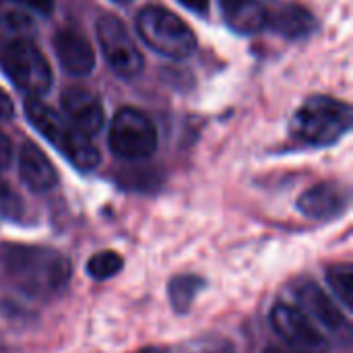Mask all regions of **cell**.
I'll return each mask as SVG.
<instances>
[{"label": "cell", "instance_id": "cell-27", "mask_svg": "<svg viewBox=\"0 0 353 353\" xmlns=\"http://www.w3.org/2000/svg\"><path fill=\"white\" fill-rule=\"evenodd\" d=\"M116 2H130V0H116Z\"/></svg>", "mask_w": 353, "mask_h": 353}, {"label": "cell", "instance_id": "cell-22", "mask_svg": "<svg viewBox=\"0 0 353 353\" xmlns=\"http://www.w3.org/2000/svg\"><path fill=\"white\" fill-rule=\"evenodd\" d=\"M19 4H25L27 8L39 12V14H50L54 10V0H14Z\"/></svg>", "mask_w": 353, "mask_h": 353}, {"label": "cell", "instance_id": "cell-12", "mask_svg": "<svg viewBox=\"0 0 353 353\" xmlns=\"http://www.w3.org/2000/svg\"><path fill=\"white\" fill-rule=\"evenodd\" d=\"M347 207V192L335 182H323L308 188L298 199V209L310 219H333Z\"/></svg>", "mask_w": 353, "mask_h": 353}, {"label": "cell", "instance_id": "cell-5", "mask_svg": "<svg viewBox=\"0 0 353 353\" xmlns=\"http://www.w3.org/2000/svg\"><path fill=\"white\" fill-rule=\"evenodd\" d=\"M0 66L14 87L29 97L43 95L52 87V66L33 39H21L0 48Z\"/></svg>", "mask_w": 353, "mask_h": 353}, {"label": "cell", "instance_id": "cell-1", "mask_svg": "<svg viewBox=\"0 0 353 353\" xmlns=\"http://www.w3.org/2000/svg\"><path fill=\"white\" fill-rule=\"evenodd\" d=\"M0 263L19 288L33 294L58 292L70 275L64 256L35 246L2 244Z\"/></svg>", "mask_w": 353, "mask_h": 353}, {"label": "cell", "instance_id": "cell-8", "mask_svg": "<svg viewBox=\"0 0 353 353\" xmlns=\"http://www.w3.org/2000/svg\"><path fill=\"white\" fill-rule=\"evenodd\" d=\"M269 321L277 337L288 347H292L294 353H329V341L325 339V335L296 306H273Z\"/></svg>", "mask_w": 353, "mask_h": 353}, {"label": "cell", "instance_id": "cell-6", "mask_svg": "<svg viewBox=\"0 0 353 353\" xmlns=\"http://www.w3.org/2000/svg\"><path fill=\"white\" fill-rule=\"evenodd\" d=\"M110 149L116 157L141 161L155 153L157 130L147 114L137 108H122L110 126Z\"/></svg>", "mask_w": 353, "mask_h": 353}, {"label": "cell", "instance_id": "cell-23", "mask_svg": "<svg viewBox=\"0 0 353 353\" xmlns=\"http://www.w3.org/2000/svg\"><path fill=\"white\" fill-rule=\"evenodd\" d=\"M14 116V103L12 99L6 95L4 89H0V120H8Z\"/></svg>", "mask_w": 353, "mask_h": 353}, {"label": "cell", "instance_id": "cell-18", "mask_svg": "<svg viewBox=\"0 0 353 353\" xmlns=\"http://www.w3.org/2000/svg\"><path fill=\"white\" fill-rule=\"evenodd\" d=\"M327 281L333 294L345 308H353V267L352 265H333L327 271Z\"/></svg>", "mask_w": 353, "mask_h": 353}, {"label": "cell", "instance_id": "cell-26", "mask_svg": "<svg viewBox=\"0 0 353 353\" xmlns=\"http://www.w3.org/2000/svg\"><path fill=\"white\" fill-rule=\"evenodd\" d=\"M137 353H163L161 350H157V347H145V350H141V352Z\"/></svg>", "mask_w": 353, "mask_h": 353}, {"label": "cell", "instance_id": "cell-21", "mask_svg": "<svg viewBox=\"0 0 353 353\" xmlns=\"http://www.w3.org/2000/svg\"><path fill=\"white\" fill-rule=\"evenodd\" d=\"M12 159V141L0 130V172H4L10 165Z\"/></svg>", "mask_w": 353, "mask_h": 353}, {"label": "cell", "instance_id": "cell-4", "mask_svg": "<svg viewBox=\"0 0 353 353\" xmlns=\"http://www.w3.org/2000/svg\"><path fill=\"white\" fill-rule=\"evenodd\" d=\"M137 31L153 52L172 60H184L196 50L192 29L163 6H145L137 14Z\"/></svg>", "mask_w": 353, "mask_h": 353}, {"label": "cell", "instance_id": "cell-14", "mask_svg": "<svg viewBox=\"0 0 353 353\" xmlns=\"http://www.w3.org/2000/svg\"><path fill=\"white\" fill-rule=\"evenodd\" d=\"M296 298L300 302V306L312 316L316 319L321 325H325L331 331H341L347 327V321L343 316V312L337 308V304L312 281H304L298 285L296 290Z\"/></svg>", "mask_w": 353, "mask_h": 353}, {"label": "cell", "instance_id": "cell-2", "mask_svg": "<svg viewBox=\"0 0 353 353\" xmlns=\"http://www.w3.org/2000/svg\"><path fill=\"white\" fill-rule=\"evenodd\" d=\"M27 120L79 170L89 172L95 170L101 161L99 149L91 143L87 134L77 130L68 120L58 116L50 105L39 101L37 97H29L25 101Z\"/></svg>", "mask_w": 353, "mask_h": 353}, {"label": "cell", "instance_id": "cell-17", "mask_svg": "<svg viewBox=\"0 0 353 353\" xmlns=\"http://www.w3.org/2000/svg\"><path fill=\"white\" fill-rule=\"evenodd\" d=\"M33 35H35V25L27 14L23 12L0 14V48L21 39H33Z\"/></svg>", "mask_w": 353, "mask_h": 353}, {"label": "cell", "instance_id": "cell-24", "mask_svg": "<svg viewBox=\"0 0 353 353\" xmlns=\"http://www.w3.org/2000/svg\"><path fill=\"white\" fill-rule=\"evenodd\" d=\"M184 8L196 12V14H207L209 12V0H178Z\"/></svg>", "mask_w": 353, "mask_h": 353}, {"label": "cell", "instance_id": "cell-19", "mask_svg": "<svg viewBox=\"0 0 353 353\" xmlns=\"http://www.w3.org/2000/svg\"><path fill=\"white\" fill-rule=\"evenodd\" d=\"M124 267V259L114 252V250H103V252H97L89 259L87 263V273L97 279V281H105L110 277H114L120 269Z\"/></svg>", "mask_w": 353, "mask_h": 353}, {"label": "cell", "instance_id": "cell-15", "mask_svg": "<svg viewBox=\"0 0 353 353\" xmlns=\"http://www.w3.org/2000/svg\"><path fill=\"white\" fill-rule=\"evenodd\" d=\"M221 10L225 23L242 35L265 29V4L261 0H221Z\"/></svg>", "mask_w": 353, "mask_h": 353}, {"label": "cell", "instance_id": "cell-9", "mask_svg": "<svg viewBox=\"0 0 353 353\" xmlns=\"http://www.w3.org/2000/svg\"><path fill=\"white\" fill-rule=\"evenodd\" d=\"M62 108L68 122L87 137L101 132L105 122V112L101 101L85 87H68L62 93Z\"/></svg>", "mask_w": 353, "mask_h": 353}, {"label": "cell", "instance_id": "cell-11", "mask_svg": "<svg viewBox=\"0 0 353 353\" xmlns=\"http://www.w3.org/2000/svg\"><path fill=\"white\" fill-rule=\"evenodd\" d=\"M265 27L273 29L275 33L298 39L308 35L314 27L316 21L312 12L296 2L288 0H269L265 4Z\"/></svg>", "mask_w": 353, "mask_h": 353}, {"label": "cell", "instance_id": "cell-25", "mask_svg": "<svg viewBox=\"0 0 353 353\" xmlns=\"http://www.w3.org/2000/svg\"><path fill=\"white\" fill-rule=\"evenodd\" d=\"M263 353H292V352H285V350H279V347H267Z\"/></svg>", "mask_w": 353, "mask_h": 353}, {"label": "cell", "instance_id": "cell-10", "mask_svg": "<svg viewBox=\"0 0 353 353\" xmlns=\"http://www.w3.org/2000/svg\"><path fill=\"white\" fill-rule=\"evenodd\" d=\"M54 50L60 66L72 77H87L95 66L91 41L74 27H62L54 35Z\"/></svg>", "mask_w": 353, "mask_h": 353}, {"label": "cell", "instance_id": "cell-16", "mask_svg": "<svg viewBox=\"0 0 353 353\" xmlns=\"http://www.w3.org/2000/svg\"><path fill=\"white\" fill-rule=\"evenodd\" d=\"M205 281L196 275H178L170 281L168 285V296H170V304L174 306L176 312H186L194 298L199 296V292L203 290Z\"/></svg>", "mask_w": 353, "mask_h": 353}, {"label": "cell", "instance_id": "cell-7", "mask_svg": "<svg viewBox=\"0 0 353 353\" xmlns=\"http://www.w3.org/2000/svg\"><path fill=\"white\" fill-rule=\"evenodd\" d=\"M97 39L105 62L120 79H134L141 74L145 58L120 19L112 14L101 17L97 21Z\"/></svg>", "mask_w": 353, "mask_h": 353}, {"label": "cell", "instance_id": "cell-3", "mask_svg": "<svg viewBox=\"0 0 353 353\" xmlns=\"http://www.w3.org/2000/svg\"><path fill=\"white\" fill-rule=\"evenodd\" d=\"M352 128V108L333 97H310L296 112L292 130L298 141L310 147L335 145Z\"/></svg>", "mask_w": 353, "mask_h": 353}, {"label": "cell", "instance_id": "cell-13", "mask_svg": "<svg viewBox=\"0 0 353 353\" xmlns=\"http://www.w3.org/2000/svg\"><path fill=\"white\" fill-rule=\"evenodd\" d=\"M19 174L25 186L33 192H48L58 182L52 161L33 143H25L19 151Z\"/></svg>", "mask_w": 353, "mask_h": 353}, {"label": "cell", "instance_id": "cell-20", "mask_svg": "<svg viewBox=\"0 0 353 353\" xmlns=\"http://www.w3.org/2000/svg\"><path fill=\"white\" fill-rule=\"evenodd\" d=\"M23 213V205L19 201V196L4 184H0V215L14 219Z\"/></svg>", "mask_w": 353, "mask_h": 353}]
</instances>
